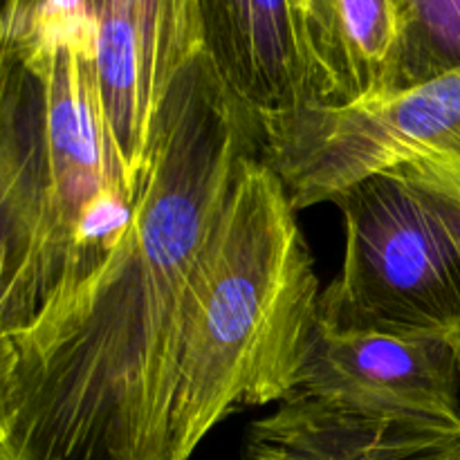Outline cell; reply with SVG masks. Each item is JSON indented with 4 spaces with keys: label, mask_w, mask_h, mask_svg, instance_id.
<instances>
[{
    "label": "cell",
    "mask_w": 460,
    "mask_h": 460,
    "mask_svg": "<svg viewBox=\"0 0 460 460\" xmlns=\"http://www.w3.org/2000/svg\"><path fill=\"white\" fill-rule=\"evenodd\" d=\"M261 155L295 211L335 202L431 148L460 146V66L350 103H305L261 124Z\"/></svg>",
    "instance_id": "5b68a950"
},
{
    "label": "cell",
    "mask_w": 460,
    "mask_h": 460,
    "mask_svg": "<svg viewBox=\"0 0 460 460\" xmlns=\"http://www.w3.org/2000/svg\"><path fill=\"white\" fill-rule=\"evenodd\" d=\"M395 173L438 211L460 243V146L431 148Z\"/></svg>",
    "instance_id": "7c38bea8"
},
{
    "label": "cell",
    "mask_w": 460,
    "mask_h": 460,
    "mask_svg": "<svg viewBox=\"0 0 460 460\" xmlns=\"http://www.w3.org/2000/svg\"><path fill=\"white\" fill-rule=\"evenodd\" d=\"M299 21L314 102L400 90L407 0H299Z\"/></svg>",
    "instance_id": "9c48e42d"
},
{
    "label": "cell",
    "mask_w": 460,
    "mask_h": 460,
    "mask_svg": "<svg viewBox=\"0 0 460 460\" xmlns=\"http://www.w3.org/2000/svg\"><path fill=\"white\" fill-rule=\"evenodd\" d=\"M97 40L128 43L137 52L144 108L155 117L184 67L205 52L202 0H79Z\"/></svg>",
    "instance_id": "30bf717a"
},
{
    "label": "cell",
    "mask_w": 460,
    "mask_h": 460,
    "mask_svg": "<svg viewBox=\"0 0 460 460\" xmlns=\"http://www.w3.org/2000/svg\"><path fill=\"white\" fill-rule=\"evenodd\" d=\"M241 460H460V422L290 395L252 422Z\"/></svg>",
    "instance_id": "52a82bcc"
},
{
    "label": "cell",
    "mask_w": 460,
    "mask_h": 460,
    "mask_svg": "<svg viewBox=\"0 0 460 460\" xmlns=\"http://www.w3.org/2000/svg\"><path fill=\"white\" fill-rule=\"evenodd\" d=\"M54 0H3V30H12V27L21 25L30 16H34L39 9L48 7Z\"/></svg>",
    "instance_id": "4fadbf2b"
},
{
    "label": "cell",
    "mask_w": 460,
    "mask_h": 460,
    "mask_svg": "<svg viewBox=\"0 0 460 460\" xmlns=\"http://www.w3.org/2000/svg\"><path fill=\"white\" fill-rule=\"evenodd\" d=\"M460 66V0H407L400 88L422 84Z\"/></svg>",
    "instance_id": "8fae6325"
},
{
    "label": "cell",
    "mask_w": 460,
    "mask_h": 460,
    "mask_svg": "<svg viewBox=\"0 0 460 460\" xmlns=\"http://www.w3.org/2000/svg\"><path fill=\"white\" fill-rule=\"evenodd\" d=\"M456 344H458V373H460V331L456 332Z\"/></svg>",
    "instance_id": "5bb4252c"
},
{
    "label": "cell",
    "mask_w": 460,
    "mask_h": 460,
    "mask_svg": "<svg viewBox=\"0 0 460 460\" xmlns=\"http://www.w3.org/2000/svg\"><path fill=\"white\" fill-rule=\"evenodd\" d=\"M205 54L265 124L314 102L299 0H202Z\"/></svg>",
    "instance_id": "ba28073f"
},
{
    "label": "cell",
    "mask_w": 460,
    "mask_h": 460,
    "mask_svg": "<svg viewBox=\"0 0 460 460\" xmlns=\"http://www.w3.org/2000/svg\"><path fill=\"white\" fill-rule=\"evenodd\" d=\"M456 332L340 331L317 319L292 395L460 422Z\"/></svg>",
    "instance_id": "8992f818"
},
{
    "label": "cell",
    "mask_w": 460,
    "mask_h": 460,
    "mask_svg": "<svg viewBox=\"0 0 460 460\" xmlns=\"http://www.w3.org/2000/svg\"><path fill=\"white\" fill-rule=\"evenodd\" d=\"M0 332L30 323L119 245L139 189L103 103L97 27L54 0L3 31Z\"/></svg>",
    "instance_id": "7a4b0ae2"
},
{
    "label": "cell",
    "mask_w": 460,
    "mask_h": 460,
    "mask_svg": "<svg viewBox=\"0 0 460 460\" xmlns=\"http://www.w3.org/2000/svg\"><path fill=\"white\" fill-rule=\"evenodd\" d=\"M319 286L281 178L241 162L193 279L171 395V458L191 460L223 420L295 394Z\"/></svg>",
    "instance_id": "3957f363"
},
{
    "label": "cell",
    "mask_w": 460,
    "mask_h": 460,
    "mask_svg": "<svg viewBox=\"0 0 460 460\" xmlns=\"http://www.w3.org/2000/svg\"><path fill=\"white\" fill-rule=\"evenodd\" d=\"M344 259L319 296L340 331H460V243L400 173L376 175L337 198Z\"/></svg>",
    "instance_id": "277c9868"
},
{
    "label": "cell",
    "mask_w": 460,
    "mask_h": 460,
    "mask_svg": "<svg viewBox=\"0 0 460 460\" xmlns=\"http://www.w3.org/2000/svg\"><path fill=\"white\" fill-rule=\"evenodd\" d=\"M261 124L205 52L155 117L112 254L0 332V460H173L171 395L193 279Z\"/></svg>",
    "instance_id": "6da1fadb"
}]
</instances>
